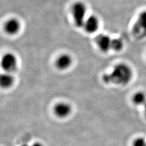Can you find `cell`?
Segmentation results:
<instances>
[{"label": "cell", "mask_w": 146, "mask_h": 146, "mask_svg": "<svg viewBox=\"0 0 146 146\" xmlns=\"http://www.w3.org/2000/svg\"><path fill=\"white\" fill-rule=\"evenodd\" d=\"M74 21L76 26L78 28L84 27L86 20V7L84 3L78 2L74 4L72 8Z\"/></svg>", "instance_id": "cell-2"}, {"label": "cell", "mask_w": 146, "mask_h": 146, "mask_svg": "<svg viewBox=\"0 0 146 146\" xmlns=\"http://www.w3.org/2000/svg\"><path fill=\"white\" fill-rule=\"evenodd\" d=\"M111 40L109 36L101 34L95 37V42L100 50L103 52H107L111 49Z\"/></svg>", "instance_id": "cell-5"}, {"label": "cell", "mask_w": 146, "mask_h": 146, "mask_svg": "<svg viewBox=\"0 0 146 146\" xmlns=\"http://www.w3.org/2000/svg\"><path fill=\"white\" fill-rule=\"evenodd\" d=\"M144 105H145V114L146 116V103Z\"/></svg>", "instance_id": "cell-15"}, {"label": "cell", "mask_w": 146, "mask_h": 146, "mask_svg": "<svg viewBox=\"0 0 146 146\" xmlns=\"http://www.w3.org/2000/svg\"><path fill=\"white\" fill-rule=\"evenodd\" d=\"M99 26V21L96 16L90 15L87 17L84 27L87 33L92 34L98 31Z\"/></svg>", "instance_id": "cell-7"}, {"label": "cell", "mask_w": 146, "mask_h": 146, "mask_svg": "<svg viewBox=\"0 0 146 146\" xmlns=\"http://www.w3.org/2000/svg\"><path fill=\"white\" fill-rule=\"evenodd\" d=\"M54 112L58 117L61 119L66 118L72 112V107L68 104L64 102L59 103L55 106Z\"/></svg>", "instance_id": "cell-6"}, {"label": "cell", "mask_w": 146, "mask_h": 146, "mask_svg": "<svg viewBox=\"0 0 146 146\" xmlns=\"http://www.w3.org/2000/svg\"><path fill=\"white\" fill-rule=\"evenodd\" d=\"M123 47V42L120 38H115L112 39L111 49L116 52H119Z\"/></svg>", "instance_id": "cell-12"}, {"label": "cell", "mask_w": 146, "mask_h": 146, "mask_svg": "<svg viewBox=\"0 0 146 146\" xmlns=\"http://www.w3.org/2000/svg\"><path fill=\"white\" fill-rule=\"evenodd\" d=\"M31 146H43V145L40 142H36V143H34Z\"/></svg>", "instance_id": "cell-14"}, {"label": "cell", "mask_w": 146, "mask_h": 146, "mask_svg": "<svg viewBox=\"0 0 146 146\" xmlns=\"http://www.w3.org/2000/svg\"><path fill=\"white\" fill-rule=\"evenodd\" d=\"M133 72L131 67L125 63L116 64L110 73L104 74L102 79L104 83L126 85L131 81Z\"/></svg>", "instance_id": "cell-1"}, {"label": "cell", "mask_w": 146, "mask_h": 146, "mask_svg": "<svg viewBox=\"0 0 146 146\" xmlns=\"http://www.w3.org/2000/svg\"><path fill=\"white\" fill-rule=\"evenodd\" d=\"M133 102L136 105H142L146 103V95L143 92H138L134 95Z\"/></svg>", "instance_id": "cell-11"}, {"label": "cell", "mask_w": 146, "mask_h": 146, "mask_svg": "<svg viewBox=\"0 0 146 146\" xmlns=\"http://www.w3.org/2000/svg\"><path fill=\"white\" fill-rule=\"evenodd\" d=\"M20 27L19 21L15 19H11L5 23V30L9 35H15L20 31Z\"/></svg>", "instance_id": "cell-8"}, {"label": "cell", "mask_w": 146, "mask_h": 146, "mask_svg": "<svg viewBox=\"0 0 146 146\" xmlns=\"http://www.w3.org/2000/svg\"><path fill=\"white\" fill-rule=\"evenodd\" d=\"M133 34L137 39L146 37V11L139 15L133 27Z\"/></svg>", "instance_id": "cell-3"}, {"label": "cell", "mask_w": 146, "mask_h": 146, "mask_svg": "<svg viewBox=\"0 0 146 146\" xmlns=\"http://www.w3.org/2000/svg\"><path fill=\"white\" fill-rule=\"evenodd\" d=\"M14 82V78L9 73H4L0 77V84L2 87L7 88L10 87Z\"/></svg>", "instance_id": "cell-10"}, {"label": "cell", "mask_w": 146, "mask_h": 146, "mask_svg": "<svg viewBox=\"0 0 146 146\" xmlns=\"http://www.w3.org/2000/svg\"><path fill=\"white\" fill-rule=\"evenodd\" d=\"M72 59L67 54H63L60 56L56 61V66L60 70H64L68 69L72 64Z\"/></svg>", "instance_id": "cell-9"}, {"label": "cell", "mask_w": 146, "mask_h": 146, "mask_svg": "<svg viewBox=\"0 0 146 146\" xmlns=\"http://www.w3.org/2000/svg\"><path fill=\"white\" fill-rule=\"evenodd\" d=\"M17 60L15 55L11 53H7L1 60V67L7 73H11L17 68Z\"/></svg>", "instance_id": "cell-4"}, {"label": "cell", "mask_w": 146, "mask_h": 146, "mask_svg": "<svg viewBox=\"0 0 146 146\" xmlns=\"http://www.w3.org/2000/svg\"></svg>", "instance_id": "cell-16"}, {"label": "cell", "mask_w": 146, "mask_h": 146, "mask_svg": "<svg viewBox=\"0 0 146 146\" xmlns=\"http://www.w3.org/2000/svg\"><path fill=\"white\" fill-rule=\"evenodd\" d=\"M133 146H146V140L142 137L137 138L134 141Z\"/></svg>", "instance_id": "cell-13"}]
</instances>
